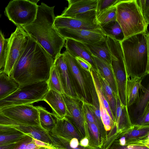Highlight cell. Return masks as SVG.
Here are the masks:
<instances>
[{"label":"cell","instance_id":"cell-1","mask_svg":"<svg viewBox=\"0 0 149 149\" xmlns=\"http://www.w3.org/2000/svg\"><path fill=\"white\" fill-rule=\"evenodd\" d=\"M54 61L38 42L28 35L24 49L10 77L20 86L47 82Z\"/></svg>","mask_w":149,"mask_h":149},{"label":"cell","instance_id":"cell-14","mask_svg":"<svg viewBox=\"0 0 149 149\" xmlns=\"http://www.w3.org/2000/svg\"><path fill=\"white\" fill-rule=\"evenodd\" d=\"M53 65L59 76L63 93L70 97L78 98L71 84L67 65L63 53L56 57Z\"/></svg>","mask_w":149,"mask_h":149},{"label":"cell","instance_id":"cell-31","mask_svg":"<svg viewBox=\"0 0 149 149\" xmlns=\"http://www.w3.org/2000/svg\"><path fill=\"white\" fill-rule=\"evenodd\" d=\"M101 27L107 35L111 36L120 41L124 39L122 29L116 21L109 23Z\"/></svg>","mask_w":149,"mask_h":149},{"label":"cell","instance_id":"cell-16","mask_svg":"<svg viewBox=\"0 0 149 149\" xmlns=\"http://www.w3.org/2000/svg\"><path fill=\"white\" fill-rule=\"evenodd\" d=\"M116 111L114 116L116 133L127 131L132 128L133 125L128 107L123 104L118 96L115 97Z\"/></svg>","mask_w":149,"mask_h":149},{"label":"cell","instance_id":"cell-13","mask_svg":"<svg viewBox=\"0 0 149 149\" xmlns=\"http://www.w3.org/2000/svg\"><path fill=\"white\" fill-rule=\"evenodd\" d=\"M114 137L122 136L125 146H139L149 148V125H133L127 131L116 133Z\"/></svg>","mask_w":149,"mask_h":149},{"label":"cell","instance_id":"cell-4","mask_svg":"<svg viewBox=\"0 0 149 149\" xmlns=\"http://www.w3.org/2000/svg\"><path fill=\"white\" fill-rule=\"evenodd\" d=\"M63 53L71 84L78 98L99 107L98 97L91 72L83 68L75 58L66 51Z\"/></svg>","mask_w":149,"mask_h":149},{"label":"cell","instance_id":"cell-15","mask_svg":"<svg viewBox=\"0 0 149 149\" xmlns=\"http://www.w3.org/2000/svg\"><path fill=\"white\" fill-rule=\"evenodd\" d=\"M68 6L59 16L72 18L74 16L96 10L98 0H67Z\"/></svg>","mask_w":149,"mask_h":149},{"label":"cell","instance_id":"cell-35","mask_svg":"<svg viewBox=\"0 0 149 149\" xmlns=\"http://www.w3.org/2000/svg\"><path fill=\"white\" fill-rule=\"evenodd\" d=\"M83 110L85 121L95 124L98 128L97 121L88 103L83 102Z\"/></svg>","mask_w":149,"mask_h":149},{"label":"cell","instance_id":"cell-17","mask_svg":"<svg viewBox=\"0 0 149 149\" xmlns=\"http://www.w3.org/2000/svg\"><path fill=\"white\" fill-rule=\"evenodd\" d=\"M65 40V51L74 58L79 57L84 59L91 65L92 68L97 69L93 56L84 43L70 38Z\"/></svg>","mask_w":149,"mask_h":149},{"label":"cell","instance_id":"cell-33","mask_svg":"<svg viewBox=\"0 0 149 149\" xmlns=\"http://www.w3.org/2000/svg\"><path fill=\"white\" fill-rule=\"evenodd\" d=\"M98 99L100 115L102 121L106 130H110L113 127L114 123L111 118L105 107L100 97L97 95Z\"/></svg>","mask_w":149,"mask_h":149},{"label":"cell","instance_id":"cell-42","mask_svg":"<svg viewBox=\"0 0 149 149\" xmlns=\"http://www.w3.org/2000/svg\"><path fill=\"white\" fill-rule=\"evenodd\" d=\"M35 144L39 147L47 148L49 149H56V148L51 145L33 138Z\"/></svg>","mask_w":149,"mask_h":149},{"label":"cell","instance_id":"cell-22","mask_svg":"<svg viewBox=\"0 0 149 149\" xmlns=\"http://www.w3.org/2000/svg\"><path fill=\"white\" fill-rule=\"evenodd\" d=\"M142 79L137 77H126V97L127 107L135 103L138 99Z\"/></svg>","mask_w":149,"mask_h":149},{"label":"cell","instance_id":"cell-2","mask_svg":"<svg viewBox=\"0 0 149 149\" xmlns=\"http://www.w3.org/2000/svg\"><path fill=\"white\" fill-rule=\"evenodd\" d=\"M54 7L42 2L38 5L35 20L22 26L29 36L37 41L52 56L54 60L61 54L65 41L54 26L56 17Z\"/></svg>","mask_w":149,"mask_h":149},{"label":"cell","instance_id":"cell-12","mask_svg":"<svg viewBox=\"0 0 149 149\" xmlns=\"http://www.w3.org/2000/svg\"><path fill=\"white\" fill-rule=\"evenodd\" d=\"M96 10H93L85 15L81 19L62 17L58 15L55 17L54 26L56 29L69 28L74 29L89 30L100 26L97 20Z\"/></svg>","mask_w":149,"mask_h":149},{"label":"cell","instance_id":"cell-44","mask_svg":"<svg viewBox=\"0 0 149 149\" xmlns=\"http://www.w3.org/2000/svg\"><path fill=\"white\" fill-rule=\"evenodd\" d=\"M17 142L0 146V149H13Z\"/></svg>","mask_w":149,"mask_h":149},{"label":"cell","instance_id":"cell-19","mask_svg":"<svg viewBox=\"0 0 149 149\" xmlns=\"http://www.w3.org/2000/svg\"><path fill=\"white\" fill-rule=\"evenodd\" d=\"M56 125L49 132L69 141L73 138H76L79 142L82 138L73 125L65 118L61 119L56 117Z\"/></svg>","mask_w":149,"mask_h":149},{"label":"cell","instance_id":"cell-46","mask_svg":"<svg viewBox=\"0 0 149 149\" xmlns=\"http://www.w3.org/2000/svg\"><path fill=\"white\" fill-rule=\"evenodd\" d=\"M39 147L37 146L33 140L28 143L27 145V149H37Z\"/></svg>","mask_w":149,"mask_h":149},{"label":"cell","instance_id":"cell-40","mask_svg":"<svg viewBox=\"0 0 149 149\" xmlns=\"http://www.w3.org/2000/svg\"><path fill=\"white\" fill-rule=\"evenodd\" d=\"M75 58L77 62L83 68L91 72L92 66L89 63L79 57H76Z\"/></svg>","mask_w":149,"mask_h":149},{"label":"cell","instance_id":"cell-21","mask_svg":"<svg viewBox=\"0 0 149 149\" xmlns=\"http://www.w3.org/2000/svg\"><path fill=\"white\" fill-rule=\"evenodd\" d=\"M16 128L33 139L53 146V142L49 132L40 125H19L16 127Z\"/></svg>","mask_w":149,"mask_h":149},{"label":"cell","instance_id":"cell-8","mask_svg":"<svg viewBox=\"0 0 149 149\" xmlns=\"http://www.w3.org/2000/svg\"><path fill=\"white\" fill-rule=\"evenodd\" d=\"M28 35L22 26H17L8 38V42L4 72L10 76L13 68L23 52Z\"/></svg>","mask_w":149,"mask_h":149},{"label":"cell","instance_id":"cell-38","mask_svg":"<svg viewBox=\"0 0 149 149\" xmlns=\"http://www.w3.org/2000/svg\"><path fill=\"white\" fill-rule=\"evenodd\" d=\"M133 125H149V106L147 107L142 114L135 120Z\"/></svg>","mask_w":149,"mask_h":149},{"label":"cell","instance_id":"cell-18","mask_svg":"<svg viewBox=\"0 0 149 149\" xmlns=\"http://www.w3.org/2000/svg\"><path fill=\"white\" fill-rule=\"evenodd\" d=\"M43 101L50 107L56 117L60 119L64 118L67 109L62 93L49 89Z\"/></svg>","mask_w":149,"mask_h":149},{"label":"cell","instance_id":"cell-52","mask_svg":"<svg viewBox=\"0 0 149 149\" xmlns=\"http://www.w3.org/2000/svg\"><path fill=\"white\" fill-rule=\"evenodd\" d=\"M1 15L0 12V17H1Z\"/></svg>","mask_w":149,"mask_h":149},{"label":"cell","instance_id":"cell-41","mask_svg":"<svg viewBox=\"0 0 149 149\" xmlns=\"http://www.w3.org/2000/svg\"><path fill=\"white\" fill-rule=\"evenodd\" d=\"M127 146H121L117 141H114L106 149H133L128 148Z\"/></svg>","mask_w":149,"mask_h":149},{"label":"cell","instance_id":"cell-47","mask_svg":"<svg viewBox=\"0 0 149 149\" xmlns=\"http://www.w3.org/2000/svg\"><path fill=\"white\" fill-rule=\"evenodd\" d=\"M15 128V127L12 126H8L0 125V131L2 130H13Z\"/></svg>","mask_w":149,"mask_h":149},{"label":"cell","instance_id":"cell-43","mask_svg":"<svg viewBox=\"0 0 149 149\" xmlns=\"http://www.w3.org/2000/svg\"><path fill=\"white\" fill-rule=\"evenodd\" d=\"M79 144L78 140L76 138L71 139L69 143V146L72 148H75L77 147Z\"/></svg>","mask_w":149,"mask_h":149},{"label":"cell","instance_id":"cell-53","mask_svg":"<svg viewBox=\"0 0 149 149\" xmlns=\"http://www.w3.org/2000/svg\"></svg>","mask_w":149,"mask_h":149},{"label":"cell","instance_id":"cell-51","mask_svg":"<svg viewBox=\"0 0 149 149\" xmlns=\"http://www.w3.org/2000/svg\"><path fill=\"white\" fill-rule=\"evenodd\" d=\"M44 149H49V148H44Z\"/></svg>","mask_w":149,"mask_h":149},{"label":"cell","instance_id":"cell-23","mask_svg":"<svg viewBox=\"0 0 149 149\" xmlns=\"http://www.w3.org/2000/svg\"><path fill=\"white\" fill-rule=\"evenodd\" d=\"M84 44L93 56L111 65V56L106 43V39L94 44Z\"/></svg>","mask_w":149,"mask_h":149},{"label":"cell","instance_id":"cell-27","mask_svg":"<svg viewBox=\"0 0 149 149\" xmlns=\"http://www.w3.org/2000/svg\"><path fill=\"white\" fill-rule=\"evenodd\" d=\"M86 131L89 141V146L102 148L103 145L102 136L97 126L94 123L86 121Z\"/></svg>","mask_w":149,"mask_h":149},{"label":"cell","instance_id":"cell-28","mask_svg":"<svg viewBox=\"0 0 149 149\" xmlns=\"http://www.w3.org/2000/svg\"><path fill=\"white\" fill-rule=\"evenodd\" d=\"M96 71L102 92L108 103L114 118L116 111L115 96L112 90L106 79L100 75L97 69Z\"/></svg>","mask_w":149,"mask_h":149},{"label":"cell","instance_id":"cell-30","mask_svg":"<svg viewBox=\"0 0 149 149\" xmlns=\"http://www.w3.org/2000/svg\"><path fill=\"white\" fill-rule=\"evenodd\" d=\"M116 4L104 10L97 15V22L100 26L116 21Z\"/></svg>","mask_w":149,"mask_h":149},{"label":"cell","instance_id":"cell-9","mask_svg":"<svg viewBox=\"0 0 149 149\" xmlns=\"http://www.w3.org/2000/svg\"><path fill=\"white\" fill-rule=\"evenodd\" d=\"M0 114L22 125H40L38 111L32 104L10 107L0 111Z\"/></svg>","mask_w":149,"mask_h":149},{"label":"cell","instance_id":"cell-29","mask_svg":"<svg viewBox=\"0 0 149 149\" xmlns=\"http://www.w3.org/2000/svg\"><path fill=\"white\" fill-rule=\"evenodd\" d=\"M25 134L16 128L0 131V146L19 141Z\"/></svg>","mask_w":149,"mask_h":149},{"label":"cell","instance_id":"cell-26","mask_svg":"<svg viewBox=\"0 0 149 149\" xmlns=\"http://www.w3.org/2000/svg\"><path fill=\"white\" fill-rule=\"evenodd\" d=\"M39 116L40 126L48 132H51L56 123V118L53 113H51L41 106H36Z\"/></svg>","mask_w":149,"mask_h":149},{"label":"cell","instance_id":"cell-34","mask_svg":"<svg viewBox=\"0 0 149 149\" xmlns=\"http://www.w3.org/2000/svg\"><path fill=\"white\" fill-rule=\"evenodd\" d=\"M8 42V38H5L0 30V70L5 64Z\"/></svg>","mask_w":149,"mask_h":149},{"label":"cell","instance_id":"cell-10","mask_svg":"<svg viewBox=\"0 0 149 149\" xmlns=\"http://www.w3.org/2000/svg\"><path fill=\"white\" fill-rule=\"evenodd\" d=\"M66 107L64 118L74 127L82 138L87 136L85 127V119L83 110L84 102L80 99L74 98L62 94Z\"/></svg>","mask_w":149,"mask_h":149},{"label":"cell","instance_id":"cell-37","mask_svg":"<svg viewBox=\"0 0 149 149\" xmlns=\"http://www.w3.org/2000/svg\"><path fill=\"white\" fill-rule=\"evenodd\" d=\"M120 0H98L96 9L97 15L104 10L116 4Z\"/></svg>","mask_w":149,"mask_h":149},{"label":"cell","instance_id":"cell-6","mask_svg":"<svg viewBox=\"0 0 149 149\" xmlns=\"http://www.w3.org/2000/svg\"><path fill=\"white\" fill-rule=\"evenodd\" d=\"M49 89L46 81L19 85L15 91L0 100V111L13 106L32 104L43 101Z\"/></svg>","mask_w":149,"mask_h":149},{"label":"cell","instance_id":"cell-11","mask_svg":"<svg viewBox=\"0 0 149 149\" xmlns=\"http://www.w3.org/2000/svg\"><path fill=\"white\" fill-rule=\"evenodd\" d=\"M65 39H71L84 44H92L105 40L107 34L101 27L89 30L63 28L56 29Z\"/></svg>","mask_w":149,"mask_h":149},{"label":"cell","instance_id":"cell-25","mask_svg":"<svg viewBox=\"0 0 149 149\" xmlns=\"http://www.w3.org/2000/svg\"><path fill=\"white\" fill-rule=\"evenodd\" d=\"M149 87L148 85L147 88L144 87L142 85L139 90L140 91L139 97L136 103V107L133 112L134 121L139 118L143 113L146 109L149 106Z\"/></svg>","mask_w":149,"mask_h":149},{"label":"cell","instance_id":"cell-36","mask_svg":"<svg viewBox=\"0 0 149 149\" xmlns=\"http://www.w3.org/2000/svg\"><path fill=\"white\" fill-rule=\"evenodd\" d=\"M147 24H149V0H136Z\"/></svg>","mask_w":149,"mask_h":149},{"label":"cell","instance_id":"cell-39","mask_svg":"<svg viewBox=\"0 0 149 149\" xmlns=\"http://www.w3.org/2000/svg\"><path fill=\"white\" fill-rule=\"evenodd\" d=\"M33 140L32 137L25 134L17 143L13 149H27V144Z\"/></svg>","mask_w":149,"mask_h":149},{"label":"cell","instance_id":"cell-7","mask_svg":"<svg viewBox=\"0 0 149 149\" xmlns=\"http://www.w3.org/2000/svg\"><path fill=\"white\" fill-rule=\"evenodd\" d=\"M38 5L29 0L10 1L6 7L4 13L17 26L29 24L35 19Z\"/></svg>","mask_w":149,"mask_h":149},{"label":"cell","instance_id":"cell-24","mask_svg":"<svg viewBox=\"0 0 149 149\" xmlns=\"http://www.w3.org/2000/svg\"><path fill=\"white\" fill-rule=\"evenodd\" d=\"M19 86L4 72L3 69L0 70V100L13 93Z\"/></svg>","mask_w":149,"mask_h":149},{"label":"cell","instance_id":"cell-49","mask_svg":"<svg viewBox=\"0 0 149 149\" xmlns=\"http://www.w3.org/2000/svg\"><path fill=\"white\" fill-rule=\"evenodd\" d=\"M32 2L36 3L37 4V3L39 1V0H31Z\"/></svg>","mask_w":149,"mask_h":149},{"label":"cell","instance_id":"cell-20","mask_svg":"<svg viewBox=\"0 0 149 149\" xmlns=\"http://www.w3.org/2000/svg\"><path fill=\"white\" fill-rule=\"evenodd\" d=\"M93 57L97 70L107 82L115 97H118L115 77L111 65L97 57L93 56Z\"/></svg>","mask_w":149,"mask_h":149},{"label":"cell","instance_id":"cell-32","mask_svg":"<svg viewBox=\"0 0 149 149\" xmlns=\"http://www.w3.org/2000/svg\"><path fill=\"white\" fill-rule=\"evenodd\" d=\"M47 83L49 89L63 94L60 81L56 70L53 65L50 70V76Z\"/></svg>","mask_w":149,"mask_h":149},{"label":"cell","instance_id":"cell-50","mask_svg":"<svg viewBox=\"0 0 149 149\" xmlns=\"http://www.w3.org/2000/svg\"><path fill=\"white\" fill-rule=\"evenodd\" d=\"M45 148H44V147H40L37 149H44Z\"/></svg>","mask_w":149,"mask_h":149},{"label":"cell","instance_id":"cell-48","mask_svg":"<svg viewBox=\"0 0 149 149\" xmlns=\"http://www.w3.org/2000/svg\"><path fill=\"white\" fill-rule=\"evenodd\" d=\"M128 148L133 149H149L146 146H128Z\"/></svg>","mask_w":149,"mask_h":149},{"label":"cell","instance_id":"cell-45","mask_svg":"<svg viewBox=\"0 0 149 149\" xmlns=\"http://www.w3.org/2000/svg\"><path fill=\"white\" fill-rule=\"evenodd\" d=\"M79 144L81 146L86 147L89 146V141L87 137L82 138L79 142Z\"/></svg>","mask_w":149,"mask_h":149},{"label":"cell","instance_id":"cell-5","mask_svg":"<svg viewBox=\"0 0 149 149\" xmlns=\"http://www.w3.org/2000/svg\"><path fill=\"white\" fill-rule=\"evenodd\" d=\"M116 21L126 38L148 30L147 24L136 0H120L116 5Z\"/></svg>","mask_w":149,"mask_h":149},{"label":"cell","instance_id":"cell-3","mask_svg":"<svg viewBox=\"0 0 149 149\" xmlns=\"http://www.w3.org/2000/svg\"><path fill=\"white\" fill-rule=\"evenodd\" d=\"M126 77L143 79L149 73V39L148 30L120 41Z\"/></svg>","mask_w":149,"mask_h":149}]
</instances>
